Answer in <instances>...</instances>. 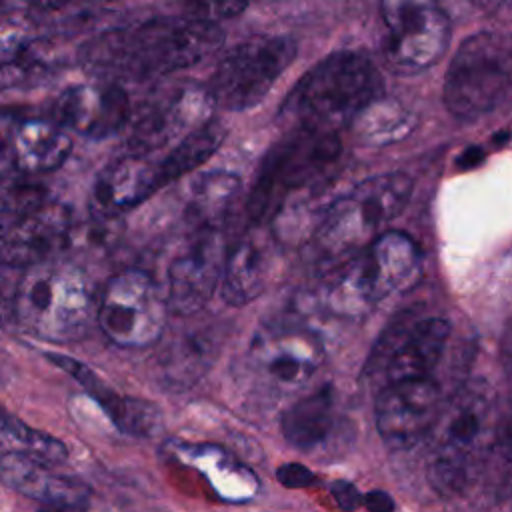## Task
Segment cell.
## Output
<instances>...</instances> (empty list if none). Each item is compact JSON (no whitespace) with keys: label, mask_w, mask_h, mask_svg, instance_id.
<instances>
[{"label":"cell","mask_w":512,"mask_h":512,"mask_svg":"<svg viewBox=\"0 0 512 512\" xmlns=\"http://www.w3.org/2000/svg\"><path fill=\"white\" fill-rule=\"evenodd\" d=\"M224 134H226V130L222 128V124H218L212 118L198 130L184 136L178 144H174L170 148V152L162 160H158V168H160L164 186L170 184L172 180H178L180 176H184L192 168L200 166L202 162H206L214 154V150L220 146V142L224 140Z\"/></svg>","instance_id":"obj_28"},{"label":"cell","mask_w":512,"mask_h":512,"mask_svg":"<svg viewBox=\"0 0 512 512\" xmlns=\"http://www.w3.org/2000/svg\"><path fill=\"white\" fill-rule=\"evenodd\" d=\"M382 78L374 62L352 50H342L318 62L290 92L284 110L296 128L338 134L376 98Z\"/></svg>","instance_id":"obj_3"},{"label":"cell","mask_w":512,"mask_h":512,"mask_svg":"<svg viewBox=\"0 0 512 512\" xmlns=\"http://www.w3.org/2000/svg\"><path fill=\"white\" fill-rule=\"evenodd\" d=\"M330 494L336 506L344 512H354L358 506H362V492L348 480H334L330 484Z\"/></svg>","instance_id":"obj_33"},{"label":"cell","mask_w":512,"mask_h":512,"mask_svg":"<svg viewBox=\"0 0 512 512\" xmlns=\"http://www.w3.org/2000/svg\"><path fill=\"white\" fill-rule=\"evenodd\" d=\"M72 220L66 206L44 202L36 210L10 220L0 230V264L8 268H32L52 256L68 242Z\"/></svg>","instance_id":"obj_18"},{"label":"cell","mask_w":512,"mask_h":512,"mask_svg":"<svg viewBox=\"0 0 512 512\" xmlns=\"http://www.w3.org/2000/svg\"><path fill=\"white\" fill-rule=\"evenodd\" d=\"M276 478L284 488H306L316 482V474L298 462H286L278 466Z\"/></svg>","instance_id":"obj_32"},{"label":"cell","mask_w":512,"mask_h":512,"mask_svg":"<svg viewBox=\"0 0 512 512\" xmlns=\"http://www.w3.org/2000/svg\"><path fill=\"white\" fill-rule=\"evenodd\" d=\"M226 248L216 228H202L168 270V308L190 316L206 306L220 284Z\"/></svg>","instance_id":"obj_16"},{"label":"cell","mask_w":512,"mask_h":512,"mask_svg":"<svg viewBox=\"0 0 512 512\" xmlns=\"http://www.w3.org/2000/svg\"><path fill=\"white\" fill-rule=\"evenodd\" d=\"M240 194V180L230 172H208L202 174L190 194L188 218L198 230L216 228L222 216L230 210L234 200Z\"/></svg>","instance_id":"obj_26"},{"label":"cell","mask_w":512,"mask_h":512,"mask_svg":"<svg viewBox=\"0 0 512 512\" xmlns=\"http://www.w3.org/2000/svg\"><path fill=\"white\" fill-rule=\"evenodd\" d=\"M412 180L402 172L362 180L338 198L322 216L310 242L320 272L366 248L408 204Z\"/></svg>","instance_id":"obj_4"},{"label":"cell","mask_w":512,"mask_h":512,"mask_svg":"<svg viewBox=\"0 0 512 512\" xmlns=\"http://www.w3.org/2000/svg\"><path fill=\"white\" fill-rule=\"evenodd\" d=\"M168 304L158 284L142 270L112 276L96 304V320L104 336L120 348H146L164 330Z\"/></svg>","instance_id":"obj_11"},{"label":"cell","mask_w":512,"mask_h":512,"mask_svg":"<svg viewBox=\"0 0 512 512\" xmlns=\"http://www.w3.org/2000/svg\"><path fill=\"white\" fill-rule=\"evenodd\" d=\"M248 0H188L192 18L218 24L220 20L234 18L246 8Z\"/></svg>","instance_id":"obj_31"},{"label":"cell","mask_w":512,"mask_h":512,"mask_svg":"<svg viewBox=\"0 0 512 512\" xmlns=\"http://www.w3.org/2000/svg\"><path fill=\"white\" fill-rule=\"evenodd\" d=\"M422 274V254L404 232H382L366 248L324 272V304L344 318L368 314L384 298L412 288Z\"/></svg>","instance_id":"obj_2"},{"label":"cell","mask_w":512,"mask_h":512,"mask_svg":"<svg viewBox=\"0 0 512 512\" xmlns=\"http://www.w3.org/2000/svg\"><path fill=\"white\" fill-rule=\"evenodd\" d=\"M0 482L42 504H88L90 498V488L82 480L56 474L16 452L0 454Z\"/></svg>","instance_id":"obj_21"},{"label":"cell","mask_w":512,"mask_h":512,"mask_svg":"<svg viewBox=\"0 0 512 512\" xmlns=\"http://www.w3.org/2000/svg\"><path fill=\"white\" fill-rule=\"evenodd\" d=\"M56 70L52 48L40 40H32L14 62L0 68V86H36L46 82Z\"/></svg>","instance_id":"obj_29"},{"label":"cell","mask_w":512,"mask_h":512,"mask_svg":"<svg viewBox=\"0 0 512 512\" xmlns=\"http://www.w3.org/2000/svg\"><path fill=\"white\" fill-rule=\"evenodd\" d=\"M214 100L208 88L180 82L154 94L134 116L130 126L132 154L150 156L178 144L184 136L212 120Z\"/></svg>","instance_id":"obj_14"},{"label":"cell","mask_w":512,"mask_h":512,"mask_svg":"<svg viewBox=\"0 0 512 512\" xmlns=\"http://www.w3.org/2000/svg\"><path fill=\"white\" fill-rule=\"evenodd\" d=\"M72 150L70 134L54 120L16 118L10 134V164L24 174L52 172Z\"/></svg>","instance_id":"obj_22"},{"label":"cell","mask_w":512,"mask_h":512,"mask_svg":"<svg viewBox=\"0 0 512 512\" xmlns=\"http://www.w3.org/2000/svg\"><path fill=\"white\" fill-rule=\"evenodd\" d=\"M32 40V26L22 16L0 14V68L14 62Z\"/></svg>","instance_id":"obj_30"},{"label":"cell","mask_w":512,"mask_h":512,"mask_svg":"<svg viewBox=\"0 0 512 512\" xmlns=\"http://www.w3.org/2000/svg\"><path fill=\"white\" fill-rule=\"evenodd\" d=\"M12 218H10V214H8V210H6V204H4V200H2V196H0V230L10 222Z\"/></svg>","instance_id":"obj_36"},{"label":"cell","mask_w":512,"mask_h":512,"mask_svg":"<svg viewBox=\"0 0 512 512\" xmlns=\"http://www.w3.org/2000/svg\"><path fill=\"white\" fill-rule=\"evenodd\" d=\"M294 56L296 44L288 36H252L232 46L206 86L214 106L240 112L260 104Z\"/></svg>","instance_id":"obj_9"},{"label":"cell","mask_w":512,"mask_h":512,"mask_svg":"<svg viewBox=\"0 0 512 512\" xmlns=\"http://www.w3.org/2000/svg\"><path fill=\"white\" fill-rule=\"evenodd\" d=\"M336 400L332 386H324L296 400L282 416V434L288 444L310 450L322 444L336 420Z\"/></svg>","instance_id":"obj_24"},{"label":"cell","mask_w":512,"mask_h":512,"mask_svg":"<svg viewBox=\"0 0 512 512\" xmlns=\"http://www.w3.org/2000/svg\"><path fill=\"white\" fill-rule=\"evenodd\" d=\"M494 430V404L482 384L462 388L432 428L428 482L442 496L462 492L482 462Z\"/></svg>","instance_id":"obj_6"},{"label":"cell","mask_w":512,"mask_h":512,"mask_svg":"<svg viewBox=\"0 0 512 512\" xmlns=\"http://www.w3.org/2000/svg\"><path fill=\"white\" fill-rule=\"evenodd\" d=\"M88 504H44L38 512H86Z\"/></svg>","instance_id":"obj_35"},{"label":"cell","mask_w":512,"mask_h":512,"mask_svg":"<svg viewBox=\"0 0 512 512\" xmlns=\"http://www.w3.org/2000/svg\"><path fill=\"white\" fill-rule=\"evenodd\" d=\"M448 336L450 324L444 318L402 314L378 338L366 372H384L386 382L430 378L444 354Z\"/></svg>","instance_id":"obj_13"},{"label":"cell","mask_w":512,"mask_h":512,"mask_svg":"<svg viewBox=\"0 0 512 512\" xmlns=\"http://www.w3.org/2000/svg\"><path fill=\"white\" fill-rule=\"evenodd\" d=\"M222 38L214 22L192 16L152 18L94 36L80 48V62L104 82H142L200 62Z\"/></svg>","instance_id":"obj_1"},{"label":"cell","mask_w":512,"mask_h":512,"mask_svg":"<svg viewBox=\"0 0 512 512\" xmlns=\"http://www.w3.org/2000/svg\"><path fill=\"white\" fill-rule=\"evenodd\" d=\"M54 122L66 132L88 138H108L130 120V100L116 82L74 84L60 92L54 102Z\"/></svg>","instance_id":"obj_17"},{"label":"cell","mask_w":512,"mask_h":512,"mask_svg":"<svg viewBox=\"0 0 512 512\" xmlns=\"http://www.w3.org/2000/svg\"><path fill=\"white\" fill-rule=\"evenodd\" d=\"M414 114L390 98L372 100L354 120V132L362 144L386 146L398 142L414 128Z\"/></svg>","instance_id":"obj_25"},{"label":"cell","mask_w":512,"mask_h":512,"mask_svg":"<svg viewBox=\"0 0 512 512\" xmlns=\"http://www.w3.org/2000/svg\"><path fill=\"white\" fill-rule=\"evenodd\" d=\"M276 248L272 238L262 232H250L238 246L226 254L220 278L222 298L232 306H244L260 296L274 270Z\"/></svg>","instance_id":"obj_20"},{"label":"cell","mask_w":512,"mask_h":512,"mask_svg":"<svg viewBox=\"0 0 512 512\" xmlns=\"http://www.w3.org/2000/svg\"><path fill=\"white\" fill-rule=\"evenodd\" d=\"M0 446L6 448V452L28 456L46 466L62 464L68 458L64 442L24 424L4 406H0Z\"/></svg>","instance_id":"obj_27"},{"label":"cell","mask_w":512,"mask_h":512,"mask_svg":"<svg viewBox=\"0 0 512 512\" xmlns=\"http://www.w3.org/2000/svg\"><path fill=\"white\" fill-rule=\"evenodd\" d=\"M46 358L60 366L70 376H74L122 432L134 436H148L158 428L160 412L154 404L138 398L120 396L118 392L108 388L106 382H102L86 364L70 356L48 352Z\"/></svg>","instance_id":"obj_23"},{"label":"cell","mask_w":512,"mask_h":512,"mask_svg":"<svg viewBox=\"0 0 512 512\" xmlns=\"http://www.w3.org/2000/svg\"><path fill=\"white\" fill-rule=\"evenodd\" d=\"M510 88V48L504 36L478 32L456 50L446 78L444 104L462 120L480 118L498 108Z\"/></svg>","instance_id":"obj_8"},{"label":"cell","mask_w":512,"mask_h":512,"mask_svg":"<svg viewBox=\"0 0 512 512\" xmlns=\"http://www.w3.org/2000/svg\"><path fill=\"white\" fill-rule=\"evenodd\" d=\"M382 52L398 72H422L436 64L450 42V22L440 0H380Z\"/></svg>","instance_id":"obj_12"},{"label":"cell","mask_w":512,"mask_h":512,"mask_svg":"<svg viewBox=\"0 0 512 512\" xmlns=\"http://www.w3.org/2000/svg\"><path fill=\"white\" fill-rule=\"evenodd\" d=\"M158 160L142 154H128L108 164L92 188V212L98 218H116L162 188Z\"/></svg>","instance_id":"obj_19"},{"label":"cell","mask_w":512,"mask_h":512,"mask_svg":"<svg viewBox=\"0 0 512 512\" xmlns=\"http://www.w3.org/2000/svg\"><path fill=\"white\" fill-rule=\"evenodd\" d=\"M12 316L36 338L80 340L96 318L92 284L78 266L46 260L24 270L12 294Z\"/></svg>","instance_id":"obj_5"},{"label":"cell","mask_w":512,"mask_h":512,"mask_svg":"<svg viewBox=\"0 0 512 512\" xmlns=\"http://www.w3.org/2000/svg\"><path fill=\"white\" fill-rule=\"evenodd\" d=\"M362 504L368 512H394L396 508L392 496L384 490H370L368 494H362Z\"/></svg>","instance_id":"obj_34"},{"label":"cell","mask_w":512,"mask_h":512,"mask_svg":"<svg viewBox=\"0 0 512 512\" xmlns=\"http://www.w3.org/2000/svg\"><path fill=\"white\" fill-rule=\"evenodd\" d=\"M442 406L432 378L388 382L374 406L378 434L392 448H410L432 432Z\"/></svg>","instance_id":"obj_15"},{"label":"cell","mask_w":512,"mask_h":512,"mask_svg":"<svg viewBox=\"0 0 512 512\" xmlns=\"http://www.w3.org/2000/svg\"><path fill=\"white\" fill-rule=\"evenodd\" d=\"M338 134L296 128L266 154L248 198L252 222L266 224L278 216L294 192L318 184L340 156Z\"/></svg>","instance_id":"obj_7"},{"label":"cell","mask_w":512,"mask_h":512,"mask_svg":"<svg viewBox=\"0 0 512 512\" xmlns=\"http://www.w3.org/2000/svg\"><path fill=\"white\" fill-rule=\"evenodd\" d=\"M324 364L320 336L298 322L282 320L262 326L248 348L246 368L268 394L288 396L308 384Z\"/></svg>","instance_id":"obj_10"}]
</instances>
